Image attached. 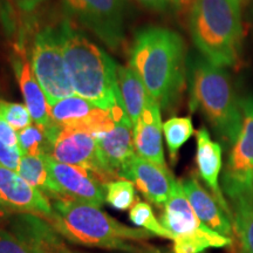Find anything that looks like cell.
Returning a JSON list of instances; mask_svg holds the SVG:
<instances>
[{
    "instance_id": "obj_2",
    "label": "cell",
    "mask_w": 253,
    "mask_h": 253,
    "mask_svg": "<svg viewBox=\"0 0 253 253\" xmlns=\"http://www.w3.org/2000/svg\"><path fill=\"white\" fill-rule=\"evenodd\" d=\"M56 30L74 94L104 110L121 102L114 60L69 20H63Z\"/></svg>"
},
{
    "instance_id": "obj_3",
    "label": "cell",
    "mask_w": 253,
    "mask_h": 253,
    "mask_svg": "<svg viewBox=\"0 0 253 253\" xmlns=\"http://www.w3.org/2000/svg\"><path fill=\"white\" fill-rule=\"evenodd\" d=\"M47 219L63 238L74 244L126 253L149 249L143 243L151 233L134 229L110 217L101 208L74 199H55Z\"/></svg>"
},
{
    "instance_id": "obj_34",
    "label": "cell",
    "mask_w": 253,
    "mask_h": 253,
    "mask_svg": "<svg viewBox=\"0 0 253 253\" xmlns=\"http://www.w3.org/2000/svg\"><path fill=\"white\" fill-rule=\"evenodd\" d=\"M74 253H82V252H74ZM130 253H170V252L161 251V250H158V249L149 248V249H147V250H143V251H140V252H130Z\"/></svg>"
},
{
    "instance_id": "obj_21",
    "label": "cell",
    "mask_w": 253,
    "mask_h": 253,
    "mask_svg": "<svg viewBox=\"0 0 253 253\" xmlns=\"http://www.w3.org/2000/svg\"><path fill=\"white\" fill-rule=\"evenodd\" d=\"M116 81H118L120 96L126 107V115L134 126L143 113L145 104L149 99V94L143 81L131 67L118 65Z\"/></svg>"
},
{
    "instance_id": "obj_6",
    "label": "cell",
    "mask_w": 253,
    "mask_h": 253,
    "mask_svg": "<svg viewBox=\"0 0 253 253\" xmlns=\"http://www.w3.org/2000/svg\"><path fill=\"white\" fill-rule=\"evenodd\" d=\"M30 63L49 106L74 94L69 81L58 30L45 27L38 31L30 50Z\"/></svg>"
},
{
    "instance_id": "obj_16",
    "label": "cell",
    "mask_w": 253,
    "mask_h": 253,
    "mask_svg": "<svg viewBox=\"0 0 253 253\" xmlns=\"http://www.w3.org/2000/svg\"><path fill=\"white\" fill-rule=\"evenodd\" d=\"M52 121L62 128H81L91 134L101 130L113 121L109 110L94 106L77 95L65 97L49 106Z\"/></svg>"
},
{
    "instance_id": "obj_23",
    "label": "cell",
    "mask_w": 253,
    "mask_h": 253,
    "mask_svg": "<svg viewBox=\"0 0 253 253\" xmlns=\"http://www.w3.org/2000/svg\"><path fill=\"white\" fill-rule=\"evenodd\" d=\"M56 128L58 125L54 122L46 126L36 123L18 131V143L23 155L48 156Z\"/></svg>"
},
{
    "instance_id": "obj_32",
    "label": "cell",
    "mask_w": 253,
    "mask_h": 253,
    "mask_svg": "<svg viewBox=\"0 0 253 253\" xmlns=\"http://www.w3.org/2000/svg\"><path fill=\"white\" fill-rule=\"evenodd\" d=\"M42 0H14L15 5L23 12H32Z\"/></svg>"
},
{
    "instance_id": "obj_27",
    "label": "cell",
    "mask_w": 253,
    "mask_h": 253,
    "mask_svg": "<svg viewBox=\"0 0 253 253\" xmlns=\"http://www.w3.org/2000/svg\"><path fill=\"white\" fill-rule=\"evenodd\" d=\"M129 219L134 225L148 231L151 235L173 240L171 233L162 225V223L155 216L153 208L149 203L140 201L136 202L134 207L129 211Z\"/></svg>"
},
{
    "instance_id": "obj_31",
    "label": "cell",
    "mask_w": 253,
    "mask_h": 253,
    "mask_svg": "<svg viewBox=\"0 0 253 253\" xmlns=\"http://www.w3.org/2000/svg\"><path fill=\"white\" fill-rule=\"evenodd\" d=\"M0 253H30V251L11 231L0 226Z\"/></svg>"
},
{
    "instance_id": "obj_24",
    "label": "cell",
    "mask_w": 253,
    "mask_h": 253,
    "mask_svg": "<svg viewBox=\"0 0 253 253\" xmlns=\"http://www.w3.org/2000/svg\"><path fill=\"white\" fill-rule=\"evenodd\" d=\"M194 134V123L190 116H173L163 123V136L172 163H175L183 145Z\"/></svg>"
},
{
    "instance_id": "obj_22",
    "label": "cell",
    "mask_w": 253,
    "mask_h": 253,
    "mask_svg": "<svg viewBox=\"0 0 253 253\" xmlns=\"http://www.w3.org/2000/svg\"><path fill=\"white\" fill-rule=\"evenodd\" d=\"M17 172L32 186L40 190L43 195L53 201L59 199V194L50 178L46 164V156L23 155Z\"/></svg>"
},
{
    "instance_id": "obj_19",
    "label": "cell",
    "mask_w": 253,
    "mask_h": 253,
    "mask_svg": "<svg viewBox=\"0 0 253 253\" xmlns=\"http://www.w3.org/2000/svg\"><path fill=\"white\" fill-rule=\"evenodd\" d=\"M182 185L199 220L214 232L231 238L232 218L224 211L211 192L204 189L196 177L183 179Z\"/></svg>"
},
{
    "instance_id": "obj_13",
    "label": "cell",
    "mask_w": 253,
    "mask_h": 253,
    "mask_svg": "<svg viewBox=\"0 0 253 253\" xmlns=\"http://www.w3.org/2000/svg\"><path fill=\"white\" fill-rule=\"evenodd\" d=\"M0 203L12 213H32L49 219V198L27 183L17 171L0 164Z\"/></svg>"
},
{
    "instance_id": "obj_26",
    "label": "cell",
    "mask_w": 253,
    "mask_h": 253,
    "mask_svg": "<svg viewBox=\"0 0 253 253\" xmlns=\"http://www.w3.org/2000/svg\"><path fill=\"white\" fill-rule=\"evenodd\" d=\"M23 157V151L18 143V132L0 118V164L17 171Z\"/></svg>"
},
{
    "instance_id": "obj_20",
    "label": "cell",
    "mask_w": 253,
    "mask_h": 253,
    "mask_svg": "<svg viewBox=\"0 0 253 253\" xmlns=\"http://www.w3.org/2000/svg\"><path fill=\"white\" fill-rule=\"evenodd\" d=\"M12 65L17 77L20 91L23 94L25 106L30 112L34 123L40 126H49L53 121L49 115V104L47 97L40 87L39 82L32 71L30 59L23 50L14 53Z\"/></svg>"
},
{
    "instance_id": "obj_8",
    "label": "cell",
    "mask_w": 253,
    "mask_h": 253,
    "mask_svg": "<svg viewBox=\"0 0 253 253\" xmlns=\"http://www.w3.org/2000/svg\"><path fill=\"white\" fill-rule=\"evenodd\" d=\"M69 18L93 32L110 49L125 41V0H61Z\"/></svg>"
},
{
    "instance_id": "obj_25",
    "label": "cell",
    "mask_w": 253,
    "mask_h": 253,
    "mask_svg": "<svg viewBox=\"0 0 253 253\" xmlns=\"http://www.w3.org/2000/svg\"><path fill=\"white\" fill-rule=\"evenodd\" d=\"M233 226L245 253H253V199L232 204Z\"/></svg>"
},
{
    "instance_id": "obj_28",
    "label": "cell",
    "mask_w": 253,
    "mask_h": 253,
    "mask_svg": "<svg viewBox=\"0 0 253 253\" xmlns=\"http://www.w3.org/2000/svg\"><path fill=\"white\" fill-rule=\"evenodd\" d=\"M106 192V203L110 207L120 211H126L134 207L137 198H136L135 185L130 181L120 178L107 183L104 185Z\"/></svg>"
},
{
    "instance_id": "obj_1",
    "label": "cell",
    "mask_w": 253,
    "mask_h": 253,
    "mask_svg": "<svg viewBox=\"0 0 253 253\" xmlns=\"http://www.w3.org/2000/svg\"><path fill=\"white\" fill-rule=\"evenodd\" d=\"M129 67L137 73L161 109L172 108L185 87L188 62L184 40L166 27L141 28L132 41Z\"/></svg>"
},
{
    "instance_id": "obj_11",
    "label": "cell",
    "mask_w": 253,
    "mask_h": 253,
    "mask_svg": "<svg viewBox=\"0 0 253 253\" xmlns=\"http://www.w3.org/2000/svg\"><path fill=\"white\" fill-rule=\"evenodd\" d=\"M48 156L56 162L84 168L93 173L103 185L112 182L101 164L96 140L86 129L62 128L58 126Z\"/></svg>"
},
{
    "instance_id": "obj_5",
    "label": "cell",
    "mask_w": 253,
    "mask_h": 253,
    "mask_svg": "<svg viewBox=\"0 0 253 253\" xmlns=\"http://www.w3.org/2000/svg\"><path fill=\"white\" fill-rule=\"evenodd\" d=\"M190 112L199 110L224 143L231 145L243 122L242 99L225 68L209 62L203 56L188 61Z\"/></svg>"
},
{
    "instance_id": "obj_9",
    "label": "cell",
    "mask_w": 253,
    "mask_h": 253,
    "mask_svg": "<svg viewBox=\"0 0 253 253\" xmlns=\"http://www.w3.org/2000/svg\"><path fill=\"white\" fill-rule=\"evenodd\" d=\"M161 223L171 233L173 240H197L209 249L225 248L232 243V239L214 232L199 220L186 197L182 181L177 179L172 185L170 197L164 205Z\"/></svg>"
},
{
    "instance_id": "obj_4",
    "label": "cell",
    "mask_w": 253,
    "mask_h": 253,
    "mask_svg": "<svg viewBox=\"0 0 253 253\" xmlns=\"http://www.w3.org/2000/svg\"><path fill=\"white\" fill-rule=\"evenodd\" d=\"M189 31L196 48L209 62L223 68L242 65L243 0H192Z\"/></svg>"
},
{
    "instance_id": "obj_18",
    "label": "cell",
    "mask_w": 253,
    "mask_h": 253,
    "mask_svg": "<svg viewBox=\"0 0 253 253\" xmlns=\"http://www.w3.org/2000/svg\"><path fill=\"white\" fill-rule=\"evenodd\" d=\"M196 164L198 176L205 183L209 191L217 199L224 211L232 218V210L229 207L219 182L223 169V145L211 138L210 132L205 126H202L196 131Z\"/></svg>"
},
{
    "instance_id": "obj_17",
    "label": "cell",
    "mask_w": 253,
    "mask_h": 253,
    "mask_svg": "<svg viewBox=\"0 0 253 253\" xmlns=\"http://www.w3.org/2000/svg\"><path fill=\"white\" fill-rule=\"evenodd\" d=\"M134 149L137 156L168 168L163 149V123L161 107L149 96L142 115L132 126Z\"/></svg>"
},
{
    "instance_id": "obj_10",
    "label": "cell",
    "mask_w": 253,
    "mask_h": 253,
    "mask_svg": "<svg viewBox=\"0 0 253 253\" xmlns=\"http://www.w3.org/2000/svg\"><path fill=\"white\" fill-rule=\"evenodd\" d=\"M113 121L95 132L100 161L110 181L120 179V172L130 158L136 155L132 140V125L126 115L123 102L109 110Z\"/></svg>"
},
{
    "instance_id": "obj_33",
    "label": "cell",
    "mask_w": 253,
    "mask_h": 253,
    "mask_svg": "<svg viewBox=\"0 0 253 253\" xmlns=\"http://www.w3.org/2000/svg\"><path fill=\"white\" fill-rule=\"evenodd\" d=\"M12 214L13 213H12L11 211H8L7 209L4 207V205L0 203V226L1 227L4 225L7 226V224H8L9 219H11Z\"/></svg>"
},
{
    "instance_id": "obj_7",
    "label": "cell",
    "mask_w": 253,
    "mask_h": 253,
    "mask_svg": "<svg viewBox=\"0 0 253 253\" xmlns=\"http://www.w3.org/2000/svg\"><path fill=\"white\" fill-rule=\"evenodd\" d=\"M242 109V126L231 144L221 178V190L232 204L253 199V95L243 97Z\"/></svg>"
},
{
    "instance_id": "obj_30",
    "label": "cell",
    "mask_w": 253,
    "mask_h": 253,
    "mask_svg": "<svg viewBox=\"0 0 253 253\" xmlns=\"http://www.w3.org/2000/svg\"><path fill=\"white\" fill-rule=\"evenodd\" d=\"M144 7L157 12H176L190 7L192 0H135Z\"/></svg>"
},
{
    "instance_id": "obj_15",
    "label": "cell",
    "mask_w": 253,
    "mask_h": 253,
    "mask_svg": "<svg viewBox=\"0 0 253 253\" xmlns=\"http://www.w3.org/2000/svg\"><path fill=\"white\" fill-rule=\"evenodd\" d=\"M7 226L30 253H74L68 249L65 238L43 217L13 213Z\"/></svg>"
},
{
    "instance_id": "obj_14",
    "label": "cell",
    "mask_w": 253,
    "mask_h": 253,
    "mask_svg": "<svg viewBox=\"0 0 253 253\" xmlns=\"http://www.w3.org/2000/svg\"><path fill=\"white\" fill-rule=\"evenodd\" d=\"M120 178L130 181L150 203L164 207L176 178L168 168L134 155L120 172Z\"/></svg>"
},
{
    "instance_id": "obj_12",
    "label": "cell",
    "mask_w": 253,
    "mask_h": 253,
    "mask_svg": "<svg viewBox=\"0 0 253 253\" xmlns=\"http://www.w3.org/2000/svg\"><path fill=\"white\" fill-rule=\"evenodd\" d=\"M46 164L59 199H74L97 208L104 204V185L88 170L56 162L49 156H46Z\"/></svg>"
},
{
    "instance_id": "obj_29",
    "label": "cell",
    "mask_w": 253,
    "mask_h": 253,
    "mask_svg": "<svg viewBox=\"0 0 253 253\" xmlns=\"http://www.w3.org/2000/svg\"><path fill=\"white\" fill-rule=\"evenodd\" d=\"M0 118L5 120L15 131L32 125V116L25 104L0 100Z\"/></svg>"
}]
</instances>
